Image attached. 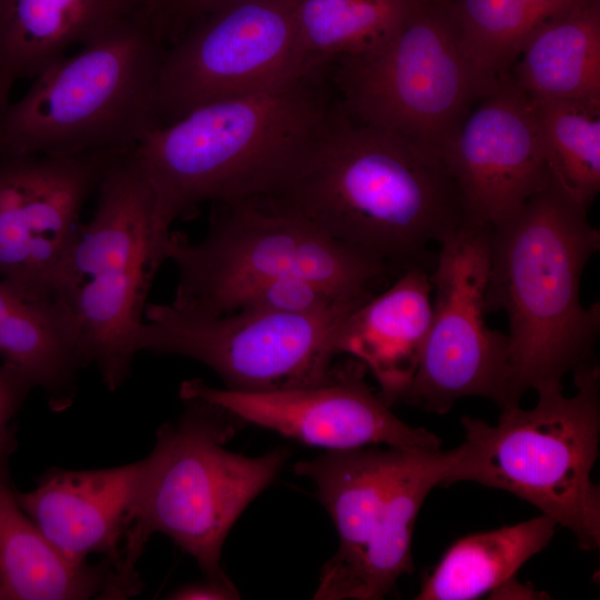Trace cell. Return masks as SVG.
I'll use <instances>...</instances> for the list:
<instances>
[{
  "label": "cell",
  "mask_w": 600,
  "mask_h": 600,
  "mask_svg": "<svg viewBox=\"0 0 600 600\" xmlns=\"http://www.w3.org/2000/svg\"><path fill=\"white\" fill-rule=\"evenodd\" d=\"M327 74L207 103L143 134L132 154L151 192L157 269L178 219L204 202L271 196L291 178L339 108Z\"/></svg>",
  "instance_id": "obj_1"
},
{
  "label": "cell",
  "mask_w": 600,
  "mask_h": 600,
  "mask_svg": "<svg viewBox=\"0 0 600 600\" xmlns=\"http://www.w3.org/2000/svg\"><path fill=\"white\" fill-rule=\"evenodd\" d=\"M261 199L391 269L427 268L429 247L463 224L441 158L357 121L340 102L303 163Z\"/></svg>",
  "instance_id": "obj_2"
},
{
  "label": "cell",
  "mask_w": 600,
  "mask_h": 600,
  "mask_svg": "<svg viewBox=\"0 0 600 600\" xmlns=\"http://www.w3.org/2000/svg\"><path fill=\"white\" fill-rule=\"evenodd\" d=\"M587 210L551 177L518 212L490 228L486 306L509 320V407L529 389L562 384L569 371L592 362L600 304L584 307L580 286L600 232Z\"/></svg>",
  "instance_id": "obj_3"
},
{
  "label": "cell",
  "mask_w": 600,
  "mask_h": 600,
  "mask_svg": "<svg viewBox=\"0 0 600 600\" xmlns=\"http://www.w3.org/2000/svg\"><path fill=\"white\" fill-rule=\"evenodd\" d=\"M166 48L153 13L140 0L10 101L0 114V158L133 150L156 127Z\"/></svg>",
  "instance_id": "obj_4"
},
{
  "label": "cell",
  "mask_w": 600,
  "mask_h": 600,
  "mask_svg": "<svg viewBox=\"0 0 600 600\" xmlns=\"http://www.w3.org/2000/svg\"><path fill=\"white\" fill-rule=\"evenodd\" d=\"M577 392L539 390L534 408L501 409L497 424L463 417L462 454L446 486L471 481L510 492L569 529L580 549L600 546V489L591 478L599 454L600 370H573Z\"/></svg>",
  "instance_id": "obj_5"
},
{
  "label": "cell",
  "mask_w": 600,
  "mask_h": 600,
  "mask_svg": "<svg viewBox=\"0 0 600 600\" xmlns=\"http://www.w3.org/2000/svg\"><path fill=\"white\" fill-rule=\"evenodd\" d=\"M181 400L182 414L158 429L154 447L143 458L124 563L136 569L149 538L162 533L197 561L207 579L232 582L221 566L226 538L278 476L290 451L277 448L260 457L231 452L224 443L242 421L212 402Z\"/></svg>",
  "instance_id": "obj_6"
},
{
  "label": "cell",
  "mask_w": 600,
  "mask_h": 600,
  "mask_svg": "<svg viewBox=\"0 0 600 600\" xmlns=\"http://www.w3.org/2000/svg\"><path fill=\"white\" fill-rule=\"evenodd\" d=\"M462 444L440 448L378 446L327 453L294 464L310 479L339 536L313 599L378 600L413 571L411 541L419 511L447 480Z\"/></svg>",
  "instance_id": "obj_7"
},
{
  "label": "cell",
  "mask_w": 600,
  "mask_h": 600,
  "mask_svg": "<svg viewBox=\"0 0 600 600\" xmlns=\"http://www.w3.org/2000/svg\"><path fill=\"white\" fill-rule=\"evenodd\" d=\"M96 193L93 216L80 226L52 301L76 332L87 363L116 391L130 377L158 272L151 192L132 150L112 161Z\"/></svg>",
  "instance_id": "obj_8"
},
{
  "label": "cell",
  "mask_w": 600,
  "mask_h": 600,
  "mask_svg": "<svg viewBox=\"0 0 600 600\" xmlns=\"http://www.w3.org/2000/svg\"><path fill=\"white\" fill-rule=\"evenodd\" d=\"M212 204L201 241L171 231L164 247V260L178 272L170 304L180 311L230 313L240 294L282 277H304L347 292L371 291L391 270L261 198Z\"/></svg>",
  "instance_id": "obj_9"
},
{
  "label": "cell",
  "mask_w": 600,
  "mask_h": 600,
  "mask_svg": "<svg viewBox=\"0 0 600 600\" xmlns=\"http://www.w3.org/2000/svg\"><path fill=\"white\" fill-rule=\"evenodd\" d=\"M328 74L351 118L441 159L472 102L487 93L450 0H414L384 42L334 61Z\"/></svg>",
  "instance_id": "obj_10"
},
{
  "label": "cell",
  "mask_w": 600,
  "mask_h": 600,
  "mask_svg": "<svg viewBox=\"0 0 600 600\" xmlns=\"http://www.w3.org/2000/svg\"><path fill=\"white\" fill-rule=\"evenodd\" d=\"M372 294L313 314L238 310L208 317L170 303H147L137 350L194 359L232 391L310 386L331 374L341 321Z\"/></svg>",
  "instance_id": "obj_11"
},
{
  "label": "cell",
  "mask_w": 600,
  "mask_h": 600,
  "mask_svg": "<svg viewBox=\"0 0 600 600\" xmlns=\"http://www.w3.org/2000/svg\"><path fill=\"white\" fill-rule=\"evenodd\" d=\"M439 247L430 327L401 401L439 414L470 396L507 408L508 337L486 322L490 228L463 223Z\"/></svg>",
  "instance_id": "obj_12"
},
{
  "label": "cell",
  "mask_w": 600,
  "mask_h": 600,
  "mask_svg": "<svg viewBox=\"0 0 600 600\" xmlns=\"http://www.w3.org/2000/svg\"><path fill=\"white\" fill-rule=\"evenodd\" d=\"M299 0H232L192 22L167 46L154 93L156 127L216 101L299 77Z\"/></svg>",
  "instance_id": "obj_13"
},
{
  "label": "cell",
  "mask_w": 600,
  "mask_h": 600,
  "mask_svg": "<svg viewBox=\"0 0 600 600\" xmlns=\"http://www.w3.org/2000/svg\"><path fill=\"white\" fill-rule=\"evenodd\" d=\"M120 154L0 158L1 281L30 300L53 302L82 209Z\"/></svg>",
  "instance_id": "obj_14"
},
{
  "label": "cell",
  "mask_w": 600,
  "mask_h": 600,
  "mask_svg": "<svg viewBox=\"0 0 600 600\" xmlns=\"http://www.w3.org/2000/svg\"><path fill=\"white\" fill-rule=\"evenodd\" d=\"M367 372L362 362L350 357L336 363L327 379L310 386L239 392L191 379L181 382L179 396L212 402L242 422L328 450L379 444L440 448L434 433L404 423L391 411L368 384Z\"/></svg>",
  "instance_id": "obj_15"
},
{
  "label": "cell",
  "mask_w": 600,
  "mask_h": 600,
  "mask_svg": "<svg viewBox=\"0 0 600 600\" xmlns=\"http://www.w3.org/2000/svg\"><path fill=\"white\" fill-rule=\"evenodd\" d=\"M469 110L442 159L463 223L492 228L548 186L551 172L530 99L508 73Z\"/></svg>",
  "instance_id": "obj_16"
},
{
  "label": "cell",
  "mask_w": 600,
  "mask_h": 600,
  "mask_svg": "<svg viewBox=\"0 0 600 600\" xmlns=\"http://www.w3.org/2000/svg\"><path fill=\"white\" fill-rule=\"evenodd\" d=\"M144 459L96 470L51 468L17 500L51 546L69 562L102 554L129 576L123 548L133 522Z\"/></svg>",
  "instance_id": "obj_17"
},
{
  "label": "cell",
  "mask_w": 600,
  "mask_h": 600,
  "mask_svg": "<svg viewBox=\"0 0 600 600\" xmlns=\"http://www.w3.org/2000/svg\"><path fill=\"white\" fill-rule=\"evenodd\" d=\"M427 268L411 266L396 282L349 312L337 337L338 354L362 362L388 404L400 402L414 376L429 331L432 290Z\"/></svg>",
  "instance_id": "obj_18"
},
{
  "label": "cell",
  "mask_w": 600,
  "mask_h": 600,
  "mask_svg": "<svg viewBox=\"0 0 600 600\" xmlns=\"http://www.w3.org/2000/svg\"><path fill=\"white\" fill-rule=\"evenodd\" d=\"M141 588L107 559L67 561L20 507L9 471L0 472V600L127 599Z\"/></svg>",
  "instance_id": "obj_19"
},
{
  "label": "cell",
  "mask_w": 600,
  "mask_h": 600,
  "mask_svg": "<svg viewBox=\"0 0 600 600\" xmlns=\"http://www.w3.org/2000/svg\"><path fill=\"white\" fill-rule=\"evenodd\" d=\"M140 0H0V114L34 79L112 26Z\"/></svg>",
  "instance_id": "obj_20"
},
{
  "label": "cell",
  "mask_w": 600,
  "mask_h": 600,
  "mask_svg": "<svg viewBox=\"0 0 600 600\" xmlns=\"http://www.w3.org/2000/svg\"><path fill=\"white\" fill-rule=\"evenodd\" d=\"M511 69L531 100L600 104V0H571L539 23Z\"/></svg>",
  "instance_id": "obj_21"
},
{
  "label": "cell",
  "mask_w": 600,
  "mask_h": 600,
  "mask_svg": "<svg viewBox=\"0 0 600 600\" xmlns=\"http://www.w3.org/2000/svg\"><path fill=\"white\" fill-rule=\"evenodd\" d=\"M0 358L40 388L50 410L73 403L88 366L66 314L54 302L30 300L0 280Z\"/></svg>",
  "instance_id": "obj_22"
},
{
  "label": "cell",
  "mask_w": 600,
  "mask_h": 600,
  "mask_svg": "<svg viewBox=\"0 0 600 600\" xmlns=\"http://www.w3.org/2000/svg\"><path fill=\"white\" fill-rule=\"evenodd\" d=\"M557 526L541 513L457 540L424 578L414 599L473 600L489 594L548 546Z\"/></svg>",
  "instance_id": "obj_23"
},
{
  "label": "cell",
  "mask_w": 600,
  "mask_h": 600,
  "mask_svg": "<svg viewBox=\"0 0 600 600\" xmlns=\"http://www.w3.org/2000/svg\"><path fill=\"white\" fill-rule=\"evenodd\" d=\"M414 0H299L294 16L299 76L326 70L334 61L384 42Z\"/></svg>",
  "instance_id": "obj_24"
},
{
  "label": "cell",
  "mask_w": 600,
  "mask_h": 600,
  "mask_svg": "<svg viewBox=\"0 0 600 600\" xmlns=\"http://www.w3.org/2000/svg\"><path fill=\"white\" fill-rule=\"evenodd\" d=\"M530 101L552 179L588 208L600 190V104Z\"/></svg>",
  "instance_id": "obj_25"
},
{
  "label": "cell",
  "mask_w": 600,
  "mask_h": 600,
  "mask_svg": "<svg viewBox=\"0 0 600 600\" xmlns=\"http://www.w3.org/2000/svg\"><path fill=\"white\" fill-rule=\"evenodd\" d=\"M450 10L488 93L509 73L538 22L527 0H450Z\"/></svg>",
  "instance_id": "obj_26"
},
{
  "label": "cell",
  "mask_w": 600,
  "mask_h": 600,
  "mask_svg": "<svg viewBox=\"0 0 600 600\" xmlns=\"http://www.w3.org/2000/svg\"><path fill=\"white\" fill-rule=\"evenodd\" d=\"M371 293L347 292L304 277H282L264 281L240 294L231 312L243 310L313 314Z\"/></svg>",
  "instance_id": "obj_27"
},
{
  "label": "cell",
  "mask_w": 600,
  "mask_h": 600,
  "mask_svg": "<svg viewBox=\"0 0 600 600\" xmlns=\"http://www.w3.org/2000/svg\"><path fill=\"white\" fill-rule=\"evenodd\" d=\"M33 386L13 368L0 363V472H7L17 448L13 420Z\"/></svg>",
  "instance_id": "obj_28"
},
{
  "label": "cell",
  "mask_w": 600,
  "mask_h": 600,
  "mask_svg": "<svg viewBox=\"0 0 600 600\" xmlns=\"http://www.w3.org/2000/svg\"><path fill=\"white\" fill-rule=\"evenodd\" d=\"M232 0H163L154 17L167 46L196 20Z\"/></svg>",
  "instance_id": "obj_29"
},
{
  "label": "cell",
  "mask_w": 600,
  "mask_h": 600,
  "mask_svg": "<svg viewBox=\"0 0 600 600\" xmlns=\"http://www.w3.org/2000/svg\"><path fill=\"white\" fill-rule=\"evenodd\" d=\"M240 598L233 582H222L207 578L203 581L184 584L168 597V599L174 600H234Z\"/></svg>",
  "instance_id": "obj_30"
},
{
  "label": "cell",
  "mask_w": 600,
  "mask_h": 600,
  "mask_svg": "<svg viewBox=\"0 0 600 600\" xmlns=\"http://www.w3.org/2000/svg\"><path fill=\"white\" fill-rule=\"evenodd\" d=\"M490 599H543L540 591H537L532 586H526L519 582L516 577L509 579L503 584L489 593Z\"/></svg>",
  "instance_id": "obj_31"
},
{
  "label": "cell",
  "mask_w": 600,
  "mask_h": 600,
  "mask_svg": "<svg viewBox=\"0 0 600 600\" xmlns=\"http://www.w3.org/2000/svg\"><path fill=\"white\" fill-rule=\"evenodd\" d=\"M532 13L538 22L541 23L548 19L561 8H563L571 0H527Z\"/></svg>",
  "instance_id": "obj_32"
},
{
  "label": "cell",
  "mask_w": 600,
  "mask_h": 600,
  "mask_svg": "<svg viewBox=\"0 0 600 600\" xmlns=\"http://www.w3.org/2000/svg\"><path fill=\"white\" fill-rule=\"evenodd\" d=\"M163 0H143L146 6L154 13Z\"/></svg>",
  "instance_id": "obj_33"
}]
</instances>
